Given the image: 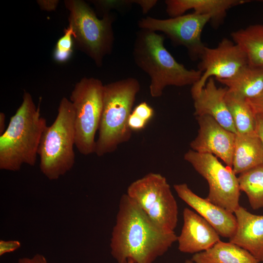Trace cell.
Masks as SVG:
<instances>
[{"label":"cell","mask_w":263,"mask_h":263,"mask_svg":"<svg viewBox=\"0 0 263 263\" xmlns=\"http://www.w3.org/2000/svg\"><path fill=\"white\" fill-rule=\"evenodd\" d=\"M127 263H135L131 259H128Z\"/></svg>","instance_id":"cell-35"},{"label":"cell","mask_w":263,"mask_h":263,"mask_svg":"<svg viewBox=\"0 0 263 263\" xmlns=\"http://www.w3.org/2000/svg\"><path fill=\"white\" fill-rule=\"evenodd\" d=\"M148 122L139 117L132 111L128 120V125L132 131H139L144 129Z\"/></svg>","instance_id":"cell-27"},{"label":"cell","mask_w":263,"mask_h":263,"mask_svg":"<svg viewBox=\"0 0 263 263\" xmlns=\"http://www.w3.org/2000/svg\"><path fill=\"white\" fill-rule=\"evenodd\" d=\"M21 246L20 243L17 240H0V256L6 253L15 251Z\"/></svg>","instance_id":"cell-26"},{"label":"cell","mask_w":263,"mask_h":263,"mask_svg":"<svg viewBox=\"0 0 263 263\" xmlns=\"http://www.w3.org/2000/svg\"><path fill=\"white\" fill-rule=\"evenodd\" d=\"M157 2L156 0H139L138 5L140 6L142 12L145 14L154 7Z\"/></svg>","instance_id":"cell-32"},{"label":"cell","mask_w":263,"mask_h":263,"mask_svg":"<svg viewBox=\"0 0 263 263\" xmlns=\"http://www.w3.org/2000/svg\"><path fill=\"white\" fill-rule=\"evenodd\" d=\"M240 191L246 194L253 209L263 207V163L239 174Z\"/></svg>","instance_id":"cell-23"},{"label":"cell","mask_w":263,"mask_h":263,"mask_svg":"<svg viewBox=\"0 0 263 263\" xmlns=\"http://www.w3.org/2000/svg\"><path fill=\"white\" fill-rule=\"evenodd\" d=\"M246 100L256 114H263V92L257 97Z\"/></svg>","instance_id":"cell-28"},{"label":"cell","mask_w":263,"mask_h":263,"mask_svg":"<svg viewBox=\"0 0 263 263\" xmlns=\"http://www.w3.org/2000/svg\"><path fill=\"white\" fill-rule=\"evenodd\" d=\"M227 91L226 87H218L213 78H209L202 90L191 95L194 114L196 117L209 115L227 130L237 133L225 100Z\"/></svg>","instance_id":"cell-15"},{"label":"cell","mask_w":263,"mask_h":263,"mask_svg":"<svg viewBox=\"0 0 263 263\" xmlns=\"http://www.w3.org/2000/svg\"><path fill=\"white\" fill-rule=\"evenodd\" d=\"M184 158L207 182L209 192L207 199L234 213L240 206V190L238 177L232 169L224 166L211 154L192 150L188 151Z\"/></svg>","instance_id":"cell-9"},{"label":"cell","mask_w":263,"mask_h":263,"mask_svg":"<svg viewBox=\"0 0 263 263\" xmlns=\"http://www.w3.org/2000/svg\"><path fill=\"white\" fill-rule=\"evenodd\" d=\"M232 40L247 56L248 64L263 67V25L253 24L233 32Z\"/></svg>","instance_id":"cell-21"},{"label":"cell","mask_w":263,"mask_h":263,"mask_svg":"<svg viewBox=\"0 0 263 263\" xmlns=\"http://www.w3.org/2000/svg\"><path fill=\"white\" fill-rule=\"evenodd\" d=\"M256 132L260 139L263 148V114L256 115Z\"/></svg>","instance_id":"cell-30"},{"label":"cell","mask_w":263,"mask_h":263,"mask_svg":"<svg viewBox=\"0 0 263 263\" xmlns=\"http://www.w3.org/2000/svg\"><path fill=\"white\" fill-rule=\"evenodd\" d=\"M46 120L30 93L24 92L21 105L0 135V169L17 171L23 164L34 166Z\"/></svg>","instance_id":"cell-3"},{"label":"cell","mask_w":263,"mask_h":263,"mask_svg":"<svg viewBox=\"0 0 263 263\" xmlns=\"http://www.w3.org/2000/svg\"><path fill=\"white\" fill-rule=\"evenodd\" d=\"M74 145V110L70 100L64 97L55 121L42 133L38 149L40 170L49 180H57L73 168Z\"/></svg>","instance_id":"cell-5"},{"label":"cell","mask_w":263,"mask_h":263,"mask_svg":"<svg viewBox=\"0 0 263 263\" xmlns=\"http://www.w3.org/2000/svg\"><path fill=\"white\" fill-rule=\"evenodd\" d=\"M191 260L195 263H260L247 250L230 242L221 241L194 254Z\"/></svg>","instance_id":"cell-20"},{"label":"cell","mask_w":263,"mask_h":263,"mask_svg":"<svg viewBox=\"0 0 263 263\" xmlns=\"http://www.w3.org/2000/svg\"><path fill=\"white\" fill-rule=\"evenodd\" d=\"M263 163V148L256 132L236 134L232 169L240 174Z\"/></svg>","instance_id":"cell-18"},{"label":"cell","mask_w":263,"mask_h":263,"mask_svg":"<svg viewBox=\"0 0 263 263\" xmlns=\"http://www.w3.org/2000/svg\"><path fill=\"white\" fill-rule=\"evenodd\" d=\"M211 19L210 15L194 12L164 19L147 16L139 20L138 26L140 29L163 33L174 44L185 47L195 60L200 58L206 47L201 35Z\"/></svg>","instance_id":"cell-10"},{"label":"cell","mask_w":263,"mask_h":263,"mask_svg":"<svg viewBox=\"0 0 263 263\" xmlns=\"http://www.w3.org/2000/svg\"><path fill=\"white\" fill-rule=\"evenodd\" d=\"M5 115L2 113H0V135L3 134L5 131Z\"/></svg>","instance_id":"cell-33"},{"label":"cell","mask_w":263,"mask_h":263,"mask_svg":"<svg viewBox=\"0 0 263 263\" xmlns=\"http://www.w3.org/2000/svg\"><path fill=\"white\" fill-rule=\"evenodd\" d=\"M104 84L98 79L84 77L75 85L70 97L74 110L75 146L82 155L95 152L103 104Z\"/></svg>","instance_id":"cell-7"},{"label":"cell","mask_w":263,"mask_h":263,"mask_svg":"<svg viewBox=\"0 0 263 263\" xmlns=\"http://www.w3.org/2000/svg\"><path fill=\"white\" fill-rule=\"evenodd\" d=\"M73 32L69 26L64 30V35L58 40L54 52V58L57 61L67 60L73 52Z\"/></svg>","instance_id":"cell-24"},{"label":"cell","mask_w":263,"mask_h":263,"mask_svg":"<svg viewBox=\"0 0 263 263\" xmlns=\"http://www.w3.org/2000/svg\"><path fill=\"white\" fill-rule=\"evenodd\" d=\"M173 188L178 197L210 224L220 236L229 239L234 235L237 226L234 213L197 195L186 183L175 184Z\"/></svg>","instance_id":"cell-13"},{"label":"cell","mask_w":263,"mask_h":263,"mask_svg":"<svg viewBox=\"0 0 263 263\" xmlns=\"http://www.w3.org/2000/svg\"><path fill=\"white\" fill-rule=\"evenodd\" d=\"M237 226L229 241L248 251L259 262L263 261V215H256L240 206L234 211Z\"/></svg>","instance_id":"cell-16"},{"label":"cell","mask_w":263,"mask_h":263,"mask_svg":"<svg viewBox=\"0 0 263 263\" xmlns=\"http://www.w3.org/2000/svg\"><path fill=\"white\" fill-rule=\"evenodd\" d=\"M140 90L138 80L128 77L104 84L103 104L95 153L102 156L128 141L132 131L128 120Z\"/></svg>","instance_id":"cell-4"},{"label":"cell","mask_w":263,"mask_h":263,"mask_svg":"<svg viewBox=\"0 0 263 263\" xmlns=\"http://www.w3.org/2000/svg\"><path fill=\"white\" fill-rule=\"evenodd\" d=\"M183 225L177 236L178 249L185 253L195 254L207 250L221 241L216 230L197 212L186 207Z\"/></svg>","instance_id":"cell-14"},{"label":"cell","mask_w":263,"mask_h":263,"mask_svg":"<svg viewBox=\"0 0 263 263\" xmlns=\"http://www.w3.org/2000/svg\"><path fill=\"white\" fill-rule=\"evenodd\" d=\"M196 117L199 129L197 135L190 143L191 150L211 154L232 168L236 133L224 128L209 115Z\"/></svg>","instance_id":"cell-12"},{"label":"cell","mask_w":263,"mask_h":263,"mask_svg":"<svg viewBox=\"0 0 263 263\" xmlns=\"http://www.w3.org/2000/svg\"><path fill=\"white\" fill-rule=\"evenodd\" d=\"M164 35L140 29L136 34L132 55L136 65L150 78V93L161 96L168 86H192L200 79L198 69L188 70L178 63L164 46Z\"/></svg>","instance_id":"cell-2"},{"label":"cell","mask_w":263,"mask_h":263,"mask_svg":"<svg viewBox=\"0 0 263 263\" xmlns=\"http://www.w3.org/2000/svg\"><path fill=\"white\" fill-rule=\"evenodd\" d=\"M132 112L148 123L154 115L153 108L146 102H142L137 105Z\"/></svg>","instance_id":"cell-25"},{"label":"cell","mask_w":263,"mask_h":263,"mask_svg":"<svg viewBox=\"0 0 263 263\" xmlns=\"http://www.w3.org/2000/svg\"><path fill=\"white\" fill-rule=\"evenodd\" d=\"M225 102L237 133L256 132V114L247 100L227 89Z\"/></svg>","instance_id":"cell-22"},{"label":"cell","mask_w":263,"mask_h":263,"mask_svg":"<svg viewBox=\"0 0 263 263\" xmlns=\"http://www.w3.org/2000/svg\"><path fill=\"white\" fill-rule=\"evenodd\" d=\"M126 194L156 225L165 230L174 231L178 208L164 176L149 173L132 183Z\"/></svg>","instance_id":"cell-8"},{"label":"cell","mask_w":263,"mask_h":263,"mask_svg":"<svg viewBox=\"0 0 263 263\" xmlns=\"http://www.w3.org/2000/svg\"><path fill=\"white\" fill-rule=\"evenodd\" d=\"M38 3L41 8L46 11H53L56 9L58 0H38Z\"/></svg>","instance_id":"cell-31"},{"label":"cell","mask_w":263,"mask_h":263,"mask_svg":"<svg viewBox=\"0 0 263 263\" xmlns=\"http://www.w3.org/2000/svg\"><path fill=\"white\" fill-rule=\"evenodd\" d=\"M246 0H167L166 12L170 18L184 15L189 10L200 15L211 16L214 26L223 21L227 11L233 7L249 2Z\"/></svg>","instance_id":"cell-17"},{"label":"cell","mask_w":263,"mask_h":263,"mask_svg":"<svg viewBox=\"0 0 263 263\" xmlns=\"http://www.w3.org/2000/svg\"><path fill=\"white\" fill-rule=\"evenodd\" d=\"M174 231L156 225L128 195L120 198L110 241L111 254L117 263H153L177 241Z\"/></svg>","instance_id":"cell-1"},{"label":"cell","mask_w":263,"mask_h":263,"mask_svg":"<svg viewBox=\"0 0 263 263\" xmlns=\"http://www.w3.org/2000/svg\"><path fill=\"white\" fill-rule=\"evenodd\" d=\"M218 81L229 91L246 99H253L263 92V67L247 64L233 76Z\"/></svg>","instance_id":"cell-19"},{"label":"cell","mask_w":263,"mask_h":263,"mask_svg":"<svg viewBox=\"0 0 263 263\" xmlns=\"http://www.w3.org/2000/svg\"><path fill=\"white\" fill-rule=\"evenodd\" d=\"M194 262L191 260H187L184 263H193Z\"/></svg>","instance_id":"cell-34"},{"label":"cell","mask_w":263,"mask_h":263,"mask_svg":"<svg viewBox=\"0 0 263 263\" xmlns=\"http://www.w3.org/2000/svg\"><path fill=\"white\" fill-rule=\"evenodd\" d=\"M17 263H48L46 258L40 254H36L34 256L23 257L19 259Z\"/></svg>","instance_id":"cell-29"},{"label":"cell","mask_w":263,"mask_h":263,"mask_svg":"<svg viewBox=\"0 0 263 263\" xmlns=\"http://www.w3.org/2000/svg\"><path fill=\"white\" fill-rule=\"evenodd\" d=\"M200 59L198 70L202 74L192 86L191 95L202 90L209 78L214 76L217 80L229 78L248 64L244 50L227 38H224L215 48L206 46Z\"/></svg>","instance_id":"cell-11"},{"label":"cell","mask_w":263,"mask_h":263,"mask_svg":"<svg viewBox=\"0 0 263 263\" xmlns=\"http://www.w3.org/2000/svg\"><path fill=\"white\" fill-rule=\"evenodd\" d=\"M64 3L69 11V26L78 47L100 66L104 56L113 50L114 17L109 12L99 19L90 6L81 0H67Z\"/></svg>","instance_id":"cell-6"}]
</instances>
